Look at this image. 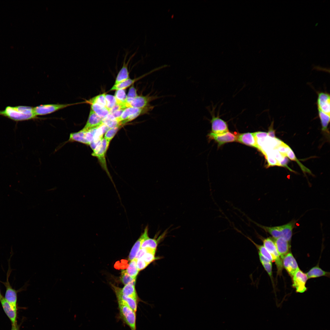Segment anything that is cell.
<instances>
[{
  "instance_id": "6da1fadb",
  "label": "cell",
  "mask_w": 330,
  "mask_h": 330,
  "mask_svg": "<svg viewBox=\"0 0 330 330\" xmlns=\"http://www.w3.org/2000/svg\"><path fill=\"white\" fill-rule=\"evenodd\" d=\"M0 115L16 122L30 120L36 117L33 107L23 105L7 106L4 109L0 110Z\"/></svg>"
},
{
  "instance_id": "7a4b0ae2",
  "label": "cell",
  "mask_w": 330,
  "mask_h": 330,
  "mask_svg": "<svg viewBox=\"0 0 330 330\" xmlns=\"http://www.w3.org/2000/svg\"><path fill=\"white\" fill-rule=\"evenodd\" d=\"M257 237L262 241L263 246L271 255L273 262H275L277 274L280 275L283 268L282 260L277 250L274 239L271 237L264 238L256 232Z\"/></svg>"
},
{
  "instance_id": "3957f363",
  "label": "cell",
  "mask_w": 330,
  "mask_h": 330,
  "mask_svg": "<svg viewBox=\"0 0 330 330\" xmlns=\"http://www.w3.org/2000/svg\"><path fill=\"white\" fill-rule=\"evenodd\" d=\"M119 317L130 329L136 330L137 313L125 303L118 300Z\"/></svg>"
},
{
  "instance_id": "277c9868",
  "label": "cell",
  "mask_w": 330,
  "mask_h": 330,
  "mask_svg": "<svg viewBox=\"0 0 330 330\" xmlns=\"http://www.w3.org/2000/svg\"><path fill=\"white\" fill-rule=\"evenodd\" d=\"M110 142L105 138H103L93 150L92 155L97 157L101 167L110 178V175L107 166L105 156Z\"/></svg>"
},
{
  "instance_id": "5b68a950",
  "label": "cell",
  "mask_w": 330,
  "mask_h": 330,
  "mask_svg": "<svg viewBox=\"0 0 330 330\" xmlns=\"http://www.w3.org/2000/svg\"><path fill=\"white\" fill-rule=\"evenodd\" d=\"M292 279V286L297 293H302L307 290L306 284L308 279L306 273L300 269L294 274Z\"/></svg>"
},
{
  "instance_id": "8992f818",
  "label": "cell",
  "mask_w": 330,
  "mask_h": 330,
  "mask_svg": "<svg viewBox=\"0 0 330 330\" xmlns=\"http://www.w3.org/2000/svg\"><path fill=\"white\" fill-rule=\"evenodd\" d=\"M73 105L74 104L41 105L33 107V111L34 114L36 116L50 114Z\"/></svg>"
},
{
  "instance_id": "52a82bcc",
  "label": "cell",
  "mask_w": 330,
  "mask_h": 330,
  "mask_svg": "<svg viewBox=\"0 0 330 330\" xmlns=\"http://www.w3.org/2000/svg\"><path fill=\"white\" fill-rule=\"evenodd\" d=\"M8 273L6 280L5 282H2L6 288V292L4 297L5 299L9 304L11 307L16 311L17 310V291L13 288L9 281Z\"/></svg>"
},
{
  "instance_id": "ba28073f",
  "label": "cell",
  "mask_w": 330,
  "mask_h": 330,
  "mask_svg": "<svg viewBox=\"0 0 330 330\" xmlns=\"http://www.w3.org/2000/svg\"><path fill=\"white\" fill-rule=\"evenodd\" d=\"M282 265L289 275L292 278L299 269L297 262L291 252H289L282 259Z\"/></svg>"
},
{
  "instance_id": "9c48e42d",
  "label": "cell",
  "mask_w": 330,
  "mask_h": 330,
  "mask_svg": "<svg viewBox=\"0 0 330 330\" xmlns=\"http://www.w3.org/2000/svg\"><path fill=\"white\" fill-rule=\"evenodd\" d=\"M159 98L157 95L152 96H139L134 98L128 103L124 105L125 109L128 107L142 108L147 106L148 103L154 100Z\"/></svg>"
},
{
  "instance_id": "30bf717a",
  "label": "cell",
  "mask_w": 330,
  "mask_h": 330,
  "mask_svg": "<svg viewBox=\"0 0 330 330\" xmlns=\"http://www.w3.org/2000/svg\"><path fill=\"white\" fill-rule=\"evenodd\" d=\"M212 119L210 122L211 124L212 132L216 134L226 133L229 131L227 123L217 115L215 116L213 112H211Z\"/></svg>"
},
{
  "instance_id": "8fae6325",
  "label": "cell",
  "mask_w": 330,
  "mask_h": 330,
  "mask_svg": "<svg viewBox=\"0 0 330 330\" xmlns=\"http://www.w3.org/2000/svg\"><path fill=\"white\" fill-rule=\"evenodd\" d=\"M207 136L209 139L213 140L216 142L218 146L226 143L236 141V136L229 131L220 134H216L211 132L208 134Z\"/></svg>"
},
{
  "instance_id": "7c38bea8",
  "label": "cell",
  "mask_w": 330,
  "mask_h": 330,
  "mask_svg": "<svg viewBox=\"0 0 330 330\" xmlns=\"http://www.w3.org/2000/svg\"><path fill=\"white\" fill-rule=\"evenodd\" d=\"M330 95L325 92L318 93L317 101L318 109L324 113L330 115Z\"/></svg>"
},
{
  "instance_id": "4fadbf2b",
  "label": "cell",
  "mask_w": 330,
  "mask_h": 330,
  "mask_svg": "<svg viewBox=\"0 0 330 330\" xmlns=\"http://www.w3.org/2000/svg\"><path fill=\"white\" fill-rule=\"evenodd\" d=\"M113 287L117 300L123 302L133 310L137 313L138 299L125 296L121 292V289L115 286H114Z\"/></svg>"
},
{
  "instance_id": "5bb4252c",
  "label": "cell",
  "mask_w": 330,
  "mask_h": 330,
  "mask_svg": "<svg viewBox=\"0 0 330 330\" xmlns=\"http://www.w3.org/2000/svg\"><path fill=\"white\" fill-rule=\"evenodd\" d=\"M273 239L277 251L282 259L289 252L291 243L283 237Z\"/></svg>"
},
{
  "instance_id": "9a60e30c",
  "label": "cell",
  "mask_w": 330,
  "mask_h": 330,
  "mask_svg": "<svg viewBox=\"0 0 330 330\" xmlns=\"http://www.w3.org/2000/svg\"><path fill=\"white\" fill-rule=\"evenodd\" d=\"M236 141L245 145L258 149V146L254 133H246L236 136Z\"/></svg>"
},
{
  "instance_id": "2e32d148",
  "label": "cell",
  "mask_w": 330,
  "mask_h": 330,
  "mask_svg": "<svg viewBox=\"0 0 330 330\" xmlns=\"http://www.w3.org/2000/svg\"><path fill=\"white\" fill-rule=\"evenodd\" d=\"M148 227L147 226L145 228L143 233L141 234L140 237L133 246L129 256V261H131L135 258L137 253L141 248L143 242L148 237Z\"/></svg>"
},
{
  "instance_id": "e0dca14e",
  "label": "cell",
  "mask_w": 330,
  "mask_h": 330,
  "mask_svg": "<svg viewBox=\"0 0 330 330\" xmlns=\"http://www.w3.org/2000/svg\"><path fill=\"white\" fill-rule=\"evenodd\" d=\"M102 119L99 117L91 109L86 123L82 129L86 131L98 127L102 124Z\"/></svg>"
},
{
  "instance_id": "ac0fdd59",
  "label": "cell",
  "mask_w": 330,
  "mask_h": 330,
  "mask_svg": "<svg viewBox=\"0 0 330 330\" xmlns=\"http://www.w3.org/2000/svg\"><path fill=\"white\" fill-rule=\"evenodd\" d=\"M249 219L265 232L269 233L273 239L282 237L283 232L282 225L274 226H266L255 222L250 218H249Z\"/></svg>"
},
{
  "instance_id": "d6986e66",
  "label": "cell",
  "mask_w": 330,
  "mask_h": 330,
  "mask_svg": "<svg viewBox=\"0 0 330 330\" xmlns=\"http://www.w3.org/2000/svg\"><path fill=\"white\" fill-rule=\"evenodd\" d=\"M1 305L7 316L12 324H17V311L15 310L3 297L0 300Z\"/></svg>"
},
{
  "instance_id": "ffe728a7",
  "label": "cell",
  "mask_w": 330,
  "mask_h": 330,
  "mask_svg": "<svg viewBox=\"0 0 330 330\" xmlns=\"http://www.w3.org/2000/svg\"><path fill=\"white\" fill-rule=\"evenodd\" d=\"M135 53L133 54L129 58L128 62L126 63L125 60L126 57L128 53L126 54L124 58V62L122 67L119 72L116 78L115 84L114 85H116L119 83L125 81L129 78V72L128 71L127 66L128 63L129 61L135 55Z\"/></svg>"
},
{
  "instance_id": "44dd1931",
  "label": "cell",
  "mask_w": 330,
  "mask_h": 330,
  "mask_svg": "<svg viewBox=\"0 0 330 330\" xmlns=\"http://www.w3.org/2000/svg\"><path fill=\"white\" fill-rule=\"evenodd\" d=\"M306 274L308 279L322 276L329 277L330 276V273L323 270L319 267L318 264L311 268Z\"/></svg>"
},
{
  "instance_id": "7402d4cb",
  "label": "cell",
  "mask_w": 330,
  "mask_h": 330,
  "mask_svg": "<svg viewBox=\"0 0 330 330\" xmlns=\"http://www.w3.org/2000/svg\"><path fill=\"white\" fill-rule=\"evenodd\" d=\"M297 221L293 220L283 225V233L282 237L291 243L292 235L293 230L295 227Z\"/></svg>"
},
{
  "instance_id": "603a6c76",
  "label": "cell",
  "mask_w": 330,
  "mask_h": 330,
  "mask_svg": "<svg viewBox=\"0 0 330 330\" xmlns=\"http://www.w3.org/2000/svg\"><path fill=\"white\" fill-rule=\"evenodd\" d=\"M236 230L237 231L238 230L237 229H236ZM238 232H240L242 234H243L254 244L258 250V253H260L263 257L268 259L271 262H273V259L271 255L263 245H259L256 244L250 238L244 235L240 231L238 230Z\"/></svg>"
},
{
  "instance_id": "cb8c5ba5",
  "label": "cell",
  "mask_w": 330,
  "mask_h": 330,
  "mask_svg": "<svg viewBox=\"0 0 330 330\" xmlns=\"http://www.w3.org/2000/svg\"><path fill=\"white\" fill-rule=\"evenodd\" d=\"M86 131L82 129L78 132L71 133L69 141H78L88 145L86 137Z\"/></svg>"
},
{
  "instance_id": "d4e9b609",
  "label": "cell",
  "mask_w": 330,
  "mask_h": 330,
  "mask_svg": "<svg viewBox=\"0 0 330 330\" xmlns=\"http://www.w3.org/2000/svg\"><path fill=\"white\" fill-rule=\"evenodd\" d=\"M91 109L102 119L109 114V110L106 107L97 103L91 104Z\"/></svg>"
},
{
  "instance_id": "484cf974",
  "label": "cell",
  "mask_w": 330,
  "mask_h": 330,
  "mask_svg": "<svg viewBox=\"0 0 330 330\" xmlns=\"http://www.w3.org/2000/svg\"><path fill=\"white\" fill-rule=\"evenodd\" d=\"M164 234H163L159 237L157 239L150 238L149 237L145 239L142 242L141 248H150L156 250L160 240L163 237Z\"/></svg>"
},
{
  "instance_id": "4316f807",
  "label": "cell",
  "mask_w": 330,
  "mask_h": 330,
  "mask_svg": "<svg viewBox=\"0 0 330 330\" xmlns=\"http://www.w3.org/2000/svg\"><path fill=\"white\" fill-rule=\"evenodd\" d=\"M134 285L132 284L125 285L121 289V292L125 296L138 299Z\"/></svg>"
},
{
  "instance_id": "83f0119b",
  "label": "cell",
  "mask_w": 330,
  "mask_h": 330,
  "mask_svg": "<svg viewBox=\"0 0 330 330\" xmlns=\"http://www.w3.org/2000/svg\"><path fill=\"white\" fill-rule=\"evenodd\" d=\"M258 255L260 262L271 280H272V262L263 257L259 253H258Z\"/></svg>"
},
{
  "instance_id": "f1b7e54d",
  "label": "cell",
  "mask_w": 330,
  "mask_h": 330,
  "mask_svg": "<svg viewBox=\"0 0 330 330\" xmlns=\"http://www.w3.org/2000/svg\"><path fill=\"white\" fill-rule=\"evenodd\" d=\"M114 96L116 98V103L120 105L121 109H123V107L125 104L127 99V95L126 94L125 89H120L116 90Z\"/></svg>"
},
{
  "instance_id": "f546056e",
  "label": "cell",
  "mask_w": 330,
  "mask_h": 330,
  "mask_svg": "<svg viewBox=\"0 0 330 330\" xmlns=\"http://www.w3.org/2000/svg\"><path fill=\"white\" fill-rule=\"evenodd\" d=\"M137 260L134 258L130 261L126 270V273L130 276L136 277L139 271L137 266Z\"/></svg>"
},
{
  "instance_id": "4dcf8cb0",
  "label": "cell",
  "mask_w": 330,
  "mask_h": 330,
  "mask_svg": "<svg viewBox=\"0 0 330 330\" xmlns=\"http://www.w3.org/2000/svg\"><path fill=\"white\" fill-rule=\"evenodd\" d=\"M318 110V115L320 119L323 131H327L328 126L330 122V115Z\"/></svg>"
},
{
  "instance_id": "1f68e13d",
  "label": "cell",
  "mask_w": 330,
  "mask_h": 330,
  "mask_svg": "<svg viewBox=\"0 0 330 330\" xmlns=\"http://www.w3.org/2000/svg\"><path fill=\"white\" fill-rule=\"evenodd\" d=\"M136 278V277H132L129 275L125 270H123L122 272L120 280L125 285L128 284L135 285Z\"/></svg>"
},
{
  "instance_id": "d6a6232c",
  "label": "cell",
  "mask_w": 330,
  "mask_h": 330,
  "mask_svg": "<svg viewBox=\"0 0 330 330\" xmlns=\"http://www.w3.org/2000/svg\"><path fill=\"white\" fill-rule=\"evenodd\" d=\"M135 81V79H129L121 82L116 85H113L110 89V90H117L120 89H125L132 85Z\"/></svg>"
},
{
  "instance_id": "836d02e7",
  "label": "cell",
  "mask_w": 330,
  "mask_h": 330,
  "mask_svg": "<svg viewBox=\"0 0 330 330\" xmlns=\"http://www.w3.org/2000/svg\"><path fill=\"white\" fill-rule=\"evenodd\" d=\"M105 93L98 95L89 100L88 102L90 104L93 103H97L105 107L106 102L105 98Z\"/></svg>"
},
{
  "instance_id": "e575fe53",
  "label": "cell",
  "mask_w": 330,
  "mask_h": 330,
  "mask_svg": "<svg viewBox=\"0 0 330 330\" xmlns=\"http://www.w3.org/2000/svg\"><path fill=\"white\" fill-rule=\"evenodd\" d=\"M156 250L152 249L147 252L142 258L148 264H149L154 261L159 259V257L155 256Z\"/></svg>"
},
{
  "instance_id": "d590c367",
  "label": "cell",
  "mask_w": 330,
  "mask_h": 330,
  "mask_svg": "<svg viewBox=\"0 0 330 330\" xmlns=\"http://www.w3.org/2000/svg\"><path fill=\"white\" fill-rule=\"evenodd\" d=\"M120 127V126H118L110 128L105 132L104 138L110 142Z\"/></svg>"
},
{
  "instance_id": "8d00e7d4",
  "label": "cell",
  "mask_w": 330,
  "mask_h": 330,
  "mask_svg": "<svg viewBox=\"0 0 330 330\" xmlns=\"http://www.w3.org/2000/svg\"><path fill=\"white\" fill-rule=\"evenodd\" d=\"M106 105V107L109 110L116 104V101L115 97L114 96L105 94Z\"/></svg>"
},
{
  "instance_id": "74e56055",
  "label": "cell",
  "mask_w": 330,
  "mask_h": 330,
  "mask_svg": "<svg viewBox=\"0 0 330 330\" xmlns=\"http://www.w3.org/2000/svg\"><path fill=\"white\" fill-rule=\"evenodd\" d=\"M136 264L139 271L144 269L149 265L142 258L137 260Z\"/></svg>"
},
{
  "instance_id": "f35d334b",
  "label": "cell",
  "mask_w": 330,
  "mask_h": 330,
  "mask_svg": "<svg viewBox=\"0 0 330 330\" xmlns=\"http://www.w3.org/2000/svg\"><path fill=\"white\" fill-rule=\"evenodd\" d=\"M138 96V95L137 92V90L134 86V85H132L129 89L128 94L127 95V98L134 99Z\"/></svg>"
},
{
  "instance_id": "ab89813d",
  "label": "cell",
  "mask_w": 330,
  "mask_h": 330,
  "mask_svg": "<svg viewBox=\"0 0 330 330\" xmlns=\"http://www.w3.org/2000/svg\"><path fill=\"white\" fill-rule=\"evenodd\" d=\"M152 248H141L137 253L134 258L137 260L142 258L147 252L149 251Z\"/></svg>"
},
{
  "instance_id": "60d3db41",
  "label": "cell",
  "mask_w": 330,
  "mask_h": 330,
  "mask_svg": "<svg viewBox=\"0 0 330 330\" xmlns=\"http://www.w3.org/2000/svg\"><path fill=\"white\" fill-rule=\"evenodd\" d=\"M124 110V109H119L114 112L110 114H111L114 117L117 119L121 116Z\"/></svg>"
},
{
  "instance_id": "b9f144b4",
  "label": "cell",
  "mask_w": 330,
  "mask_h": 330,
  "mask_svg": "<svg viewBox=\"0 0 330 330\" xmlns=\"http://www.w3.org/2000/svg\"><path fill=\"white\" fill-rule=\"evenodd\" d=\"M19 327L17 324H12L11 330H20Z\"/></svg>"
},
{
  "instance_id": "7bdbcfd3",
  "label": "cell",
  "mask_w": 330,
  "mask_h": 330,
  "mask_svg": "<svg viewBox=\"0 0 330 330\" xmlns=\"http://www.w3.org/2000/svg\"><path fill=\"white\" fill-rule=\"evenodd\" d=\"M3 297H3L2 296V294H1V291H0V300L1 299H2Z\"/></svg>"
}]
</instances>
